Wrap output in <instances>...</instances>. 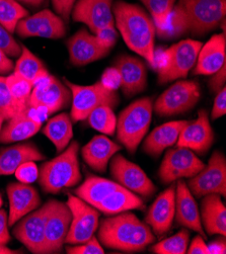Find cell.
<instances>
[{
	"label": "cell",
	"mask_w": 226,
	"mask_h": 254,
	"mask_svg": "<svg viewBox=\"0 0 226 254\" xmlns=\"http://www.w3.org/2000/svg\"><path fill=\"white\" fill-rule=\"evenodd\" d=\"M13 73L29 80L33 85L39 79L49 74L42 61L24 46H21V53L15 63Z\"/></svg>",
	"instance_id": "33"
},
{
	"label": "cell",
	"mask_w": 226,
	"mask_h": 254,
	"mask_svg": "<svg viewBox=\"0 0 226 254\" xmlns=\"http://www.w3.org/2000/svg\"><path fill=\"white\" fill-rule=\"evenodd\" d=\"M140 1L148 9L149 15L154 22L156 32L165 25L177 0H140Z\"/></svg>",
	"instance_id": "38"
},
{
	"label": "cell",
	"mask_w": 226,
	"mask_h": 254,
	"mask_svg": "<svg viewBox=\"0 0 226 254\" xmlns=\"http://www.w3.org/2000/svg\"><path fill=\"white\" fill-rule=\"evenodd\" d=\"M192 194L202 197L207 194L216 193L226 195V160L223 153L215 151L208 164L191 177L187 185Z\"/></svg>",
	"instance_id": "10"
},
{
	"label": "cell",
	"mask_w": 226,
	"mask_h": 254,
	"mask_svg": "<svg viewBox=\"0 0 226 254\" xmlns=\"http://www.w3.org/2000/svg\"><path fill=\"white\" fill-rule=\"evenodd\" d=\"M10 241L8 232V216L4 210L0 209V244L6 245Z\"/></svg>",
	"instance_id": "48"
},
{
	"label": "cell",
	"mask_w": 226,
	"mask_h": 254,
	"mask_svg": "<svg viewBox=\"0 0 226 254\" xmlns=\"http://www.w3.org/2000/svg\"><path fill=\"white\" fill-rule=\"evenodd\" d=\"M71 218V212L66 202L51 199V207H50L45 226L47 254L59 253L62 251Z\"/></svg>",
	"instance_id": "16"
},
{
	"label": "cell",
	"mask_w": 226,
	"mask_h": 254,
	"mask_svg": "<svg viewBox=\"0 0 226 254\" xmlns=\"http://www.w3.org/2000/svg\"><path fill=\"white\" fill-rule=\"evenodd\" d=\"M153 111V101L150 97H142L123 110L117 120V138L119 142L134 154L139 144L146 136Z\"/></svg>",
	"instance_id": "5"
},
{
	"label": "cell",
	"mask_w": 226,
	"mask_h": 254,
	"mask_svg": "<svg viewBox=\"0 0 226 254\" xmlns=\"http://www.w3.org/2000/svg\"><path fill=\"white\" fill-rule=\"evenodd\" d=\"M189 239L190 233L188 229H183L171 237L154 244L150 248V251L155 254H185Z\"/></svg>",
	"instance_id": "37"
},
{
	"label": "cell",
	"mask_w": 226,
	"mask_h": 254,
	"mask_svg": "<svg viewBox=\"0 0 226 254\" xmlns=\"http://www.w3.org/2000/svg\"><path fill=\"white\" fill-rule=\"evenodd\" d=\"M114 68L120 78V87L125 96L132 97L145 90L147 86V69L145 63L138 57L120 56Z\"/></svg>",
	"instance_id": "19"
},
{
	"label": "cell",
	"mask_w": 226,
	"mask_h": 254,
	"mask_svg": "<svg viewBox=\"0 0 226 254\" xmlns=\"http://www.w3.org/2000/svg\"><path fill=\"white\" fill-rule=\"evenodd\" d=\"M66 45L71 64L77 67L103 59L111 51L100 45L95 36L85 29H81L73 35Z\"/></svg>",
	"instance_id": "20"
},
{
	"label": "cell",
	"mask_w": 226,
	"mask_h": 254,
	"mask_svg": "<svg viewBox=\"0 0 226 254\" xmlns=\"http://www.w3.org/2000/svg\"><path fill=\"white\" fill-rule=\"evenodd\" d=\"M200 96V86L196 81L179 80L157 97L153 109L159 117L178 116L192 110Z\"/></svg>",
	"instance_id": "8"
},
{
	"label": "cell",
	"mask_w": 226,
	"mask_h": 254,
	"mask_svg": "<svg viewBox=\"0 0 226 254\" xmlns=\"http://www.w3.org/2000/svg\"><path fill=\"white\" fill-rule=\"evenodd\" d=\"M225 13V0H177L165 25L155 35L161 40L203 36L221 25Z\"/></svg>",
	"instance_id": "1"
},
{
	"label": "cell",
	"mask_w": 226,
	"mask_h": 254,
	"mask_svg": "<svg viewBox=\"0 0 226 254\" xmlns=\"http://www.w3.org/2000/svg\"><path fill=\"white\" fill-rule=\"evenodd\" d=\"M98 239L107 248L133 253L145 250L155 237L146 223L128 211L103 220L98 227Z\"/></svg>",
	"instance_id": "3"
},
{
	"label": "cell",
	"mask_w": 226,
	"mask_h": 254,
	"mask_svg": "<svg viewBox=\"0 0 226 254\" xmlns=\"http://www.w3.org/2000/svg\"><path fill=\"white\" fill-rule=\"evenodd\" d=\"M13 62L9 57L0 49V75L4 74H10V72L13 70Z\"/></svg>",
	"instance_id": "49"
},
{
	"label": "cell",
	"mask_w": 226,
	"mask_h": 254,
	"mask_svg": "<svg viewBox=\"0 0 226 254\" xmlns=\"http://www.w3.org/2000/svg\"><path fill=\"white\" fill-rule=\"evenodd\" d=\"M9 200L8 227L14 226L21 218L41 206V197L38 190L22 183H12L6 189Z\"/></svg>",
	"instance_id": "21"
},
{
	"label": "cell",
	"mask_w": 226,
	"mask_h": 254,
	"mask_svg": "<svg viewBox=\"0 0 226 254\" xmlns=\"http://www.w3.org/2000/svg\"><path fill=\"white\" fill-rule=\"evenodd\" d=\"M15 32L21 38L39 37L56 40L65 36L66 25L59 15L49 9H44L19 20Z\"/></svg>",
	"instance_id": "15"
},
{
	"label": "cell",
	"mask_w": 226,
	"mask_h": 254,
	"mask_svg": "<svg viewBox=\"0 0 226 254\" xmlns=\"http://www.w3.org/2000/svg\"><path fill=\"white\" fill-rule=\"evenodd\" d=\"M208 245V249H209V253H221L224 254L226 253V245H225V240L224 239H218L215 240L213 242H211Z\"/></svg>",
	"instance_id": "50"
},
{
	"label": "cell",
	"mask_w": 226,
	"mask_h": 254,
	"mask_svg": "<svg viewBox=\"0 0 226 254\" xmlns=\"http://www.w3.org/2000/svg\"><path fill=\"white\" fill-rule=\"evenodd\" d=\"M93 35L95 36V38L97 39L100 45L109 50H112V48L116 45L119 38V34H118V31L116 30L115 23L109 24L107 27L98 30Z\"/></svg>",
	"instance_id": "43"
},
{
	"label": "cell",
	"mask_w": 226,
	"mask_h": 254,
	"mask_svg": "<svg viewBox=\"0 0 226 254\" xmlns=\"http://www.w3.org/2000/svg\"><path fill=\"white\" fill-rule=\"evenodd\" d=\"M143 200L136 193L120 186L111 194L97 204L95 209L106 215L112 216L132 210H143Z\"/></svg>",
	"instance_id": "30"
},
{
	"label": "cell",
	"mask_w": 226,
	"mask_h": 254,
	"mask_svg": "<svg viewBox=\"0 0 226 254\" xmlns=\"http://www.w3.org/2000/svg\"><path fill=\"white\" fill-rule=\"evenodd\" d=\"M78 152L79 143L73 141L57 157L41 166L38 180L45 192L56 194L81 182Z\"/></svg>",
	"instance_id": "4"
},
{
	"label": "cell",
	"mask_w": 226,
	"mask_h": 254,
	"mask_svg": "<svg viewBox=\"0 0 226 254\" xmlns=\"http://www.w3.org/2000/svg\"><path fill=\"white\" fill-rule=\"evenodd\" d=\"M0 49L8 56L16 58L21 53V46L13 39L11 34L0 24Z\"/></svg>",
	"instance_id": "40"
},
{
	"label": "cell",
	"mask_w": 226,
	"mask_h": 254,
	"mask_svg": "<svg viewBox=\"0 0 226 254\" xmlns=\"http://www.w3.org/2000/svg\"><path fill=\"white\" fill-rule=\"evenodd\" d=\"M225 33L212 36L201 47L194 66L195 75H212L226 63Z\"/></svg>",
	"instance_id": "24"
},
{
	"label": "cell",
	"mask_w": 226,
	"mask_h": 254,
	"mask_svg": "<svg viewBox=\"0 0 226 254\" xmlns=\"http://www.w3.org/2000/svg\"><path fill=\"white\" fill-rule=\"evenodd\" d=\"M77 0H52V4L54 6L55 11L59 14V16L66 22H68L72 8Z\"/></svg>",
	"instance_id": "45"
},
{
	"label": "cell",
	"mask_w": 226,
	"mask_h": 254,
	"mask_svg": "<svg viewBox=\"0 0 226 254\" xmlns=\"http://www.w3.org/2000/svg\"><path fill=\"white\" fill-rule=\"evenodd\" d=\"M122 147L107 136H94L81 149V155L85 163L94 171L103 173L107 170L112 157Z\"/></svg>",
	"instance_id": "25"
},
{
	"label": "cell",
	"mask_w": 226,
	"mask_h": 254,
	"mask_svg": "<svg viewBox=\"0 0 226 254\" xmlns=\"http://www.w3.org/2000/svg\"><path fill=\"white\" fill-rule=\"evenodd\" d=\"M46 156L32 143L17 144L4 148L0 152V176L10 175L17 167L28 161H42Z\"/></svg>",
	"instance_id": "28"
},
{
	"label": "cell",
	"mask_w": 226,
	"mask_h": 254,
	"mask_svg": "<svg viewBox=\"0 0 226 254\" xmlns=\"http://www.w3.org/2000/svg\"><path fill=\"white\" fill-rule=\"evenodd\" d=\"M71 100V92L64 83L51 74L39 79L33 85L29 107L42 108L52 115L67 108Z\"/></svg>",
	"instance_id": "11"
},
{
	"label": "cell",
	"mask_w": 226,
	"mask_h": 254,
	"mask_svg": "<svg viewBox=\"0 0 226 254\" xmlns=\"http://www.w3.org/2000/svg\"><path fill=\"white\" fill-rule=\"evenodd\" d=\"M205 164L190 149L178 147L166 151L159 167V179L171 184L182 179H191L204 168Z\"/></svg>",
	"instance_id": "12"
},
{
	"label": "cell",
	"mask_w": 226,
	"mask_h": 254,
	"mask_svg": "<svg viewBox=\"0 0 226 254\" xmlns=\"http://www.w3.org/2000/svg\"><path fill=\"white\" fill-rule=\"evenodd\" d=\"M174 218L178 225L199 233L206 239L197 202L187 184L182 180H179L175 185Z\"/></svg>",
	"instance_id": "22"
},
{
	"label": "cell",
	"mask_w": 226,
	"mask_h": 254,
	"mask_svg": "<svg viewBox=\"0 0 226 254\" xmlns=\"http://www.w3.org/2000/svg\"><path fill=\"white\" fill-rule=\"evenodd\" d=\"M16 1L31 5V6H39L45 1V0H16Z\"/></svg>",
	"instance_id": "51"
},
{
	"label": "cell",
	"mask_w": 226,
	"mask_h": 254,
	"mask_svg": "<svg viewBox=\"0 0 226 254\" xmlns=\"http://www.w3.org/2000/svg\"><path fill=\"white\" fill-rule=\"evenodd\" d=\"M26 111L6 121L0 133V142L9 144L26 140L41 130L42 123L30 118Z\"/></svg>",
	"instance_id": "29"
},
{
	"label": "cell",
	"mask_w": 226,
	"mask_h": 254,
	"mask_svg": "<svg viewBox=\"0 0 226 254\" xmlns=\"http://www.w3.org/2000/svg\"><path fill=\"white\" fill-rule=\"evenodd\" d=\"M213 142L214 132L210 125L208 114L205 110H200L198 119L188 122L175 144L178 147L190 149L197 154H205Z\"/></svg>",
	"instance_id": "18"
},
{
	"label": "cell",
	"mask_w": 226,
	"mask_h": 254,
	"mask_svg": "<svg viewBox=\"0 0 226 254\" xmlns=\"http://www.w3.org/2000/svg\"><path fill=\"white\" fill-rule=\"evenodd\" d=\"M202 45L199 41L187 39L167 48L164 52L163 63L156 67L158 83L165 84L187 77L196 64Z\"/></svg>",
	"instance_id": "7"
},
{
	"label": "cell",
	"mask_w": 226,
	"mask_h": 254,
	"mask_svg": "<svg viewBox=\"0 0 226 254\" xmlns=\"http://www.w3.org/2000/svg\"><path fill=\"white\" fill-rule=\"evenodd\" d=\"M201 223L209 235H226V208L219 194L204 196L201 202Z\"/></svg>",
	"instance_id": "27"
},
{
	"label": "cell",
	"mask_w": 226,
	"mask_h": 254,
	"mask_svg": "<svg viewBox=\"0 0 226 254\" xmlns=\"http://www.w3.org/2000/svg\"><path fill=\"white\" fill-rule=\"evenodd\" d=\"M119 187L120 185L116 182L95 175H88L82 185L74 190V194L95 208L97 204Z\"/></svg>",
	"instance_id": "31"
},
{
	"label": "cell",
	"mask_w": 226,
	"mask_h": 254,
	"mask_svg": "<svg viewBox=\"0 0 226 254\" xmlns=\"http://www.w3.org/2000/svg\"><path fill=\"white\" fill-rule=\"evenodd\" d=\"M0 116H1V115H0Z\"/></svg>",
	"instance_id": "55"
},
{
	"label": "cell",
	"mask_w": 226,
	"mask_h": 254,
	"mask_svg": "<svg viewBox=\"0 0 226 254\" xmlns=\"http://www.w3.org/2000/svg\"><path fill=\"white\" fill-rule=\"evenodd\" d=\"M226 82V63L214 74H212V77L209 80V87L211 92L217 93L220 91Z\"/></svg>",
	"instance_id": "46"
},
{
	"label": "cell",
	"mask_w": 226,
	"mask_h": 254,
	"mask_svg": "<svg viewBox=\"0 0 226 254\" xmlns=\"http://www.w3.org/2000/svg\"><path fill=\"white\" fill-rule=\"evenodd\" d=\"M188 254H210L208 245L205 242V238L202 236H196L191 242L189 248H187Z\"/></svg>",
	"instance_id": "47"
},
{
	"label": "cell",
	"mask_w": 226,
	"mask_h": 254,
	"mask_svg": "<svg viewBox=\"0 0 226 254\" xmlns=\"http://www.w3.org/2000/svg\"><path fill=\"white\" fill-rule=\"evenodd\" d=\"M187 124L188 121H173L157 127L144 140L143 150L145 153L152 157H158L164 150L177 143Z\"/></svg>",
	"instance_id": "26"
},
{
	"label": "cell",
	"mask_w": 226,
	"mask_h": 254,
	"mask_svg": "<svg viewBox=\"0 0 226 254\" xmlns=\"http://www.w3.org/2000/svg\"><path fill=\"white\" fill-rule=\"evenodd\" d=\"M16 179L22 184H33L39 177V168L35 161L24 162L17 167L14 172Z\"/></svg>",
	"instance_id": "42"
},
{
	"label": "cell",
	"mask_w": 226,
	"mask_h": 254,
	"mask_svg": "<svg viewBox=\"0 0 226 254\" xmlns=\"http://www.w3.org/2000/svg\"><path fill=\"white\" fill-rule=\"evenodd\" d=\"M50 207H51V199L41 208L21 218L13 228L14 237L32 253L47 254L45 226Z\"/></svg>",
	"instance_id": "13"
},
{
	"label": "cell",
	"mask_w": 226,
	"mask_h": 254,
	"mask_svg": "<svg viewBox=\"0 0 226 254\" xmlns=\"http://www.w3.org/2000/svg\"><path fill=\"white\" fill-rule=\"evenodd\" d=\"M43 134L56 147L57 153L66 149L73 139L72 121L69 115L62 113L50 119L42 130Z\"/></svg>",
	"instance_id": "32"
},
{
	"label": "cell",
	"mask_w": 226,
	"mask_h": 254,
	"mask_svg": "<svg viewBox=\"0 0 226 254\" xmlns=\"http://www.w3.org/2000/svg\"><path fill=\"white\" fill-rule=\"evenodd\" d=\"M28 15L29 11L16 0H0V24L10 34L15 32L18 21Z\"/></svg>",
	"instance_id": "36"
},
{
	"label": "cell",
	"mask_w": 226,
	"mask_h": 254,
	"mask_svg": "<svg viewBox=\"0 0 226 254\" xmlns=\"http://www.w3.org/2000/svg\"><path fill=\"white\" fill-rule=\"evenodd\" d=\"M115 25L129 49L155 68V25L142 7L119 0L113 4Z\"/></svg>",
	"instance_id": "2"
},
{
	"label": "cell",
	"mask_w": 226,
	"mask_h": 254,
	"mask_svg": "<svg viewBox=\"0 0 226 254\" xmlns=\"http://www.w3.org/2000/svg\"><path fill=\"white\" fill-rule=\"evenodd\" d=\"M226 114V87L224 86L216 93L214 105L211 113V119L217 120Z\"/></svg>",
	"instance_id": "44"
},
{
	"label": "cell",
	"mask_w": 226,
	"mask_h": 254,
	"mask_svg": "<svg viewBox=\"0 0 226 254\" xmlns=\"http://www.w3.org/2000/svg\"><path fill=\"white\" fill-rule=\"evenodd\" d=\"M66 204L72 218L65 243L70 245L84 243L97 230L99 211L74 194L68 195Z\"/></svg>",
	"instance_id": "9"
},
{
	"label": "cell",
	"mask_w": 226,
	"mask_h": 254,
	"mask_svg": "<svg viewBox=\"0 0 226 254\" xmlns=\"http://www.w3.org/2000/svg\"><path fill=\"white\" fill-rule=\"evenodd\" d=\"M86 120L91 128L100 133L113 136L116 132L117 117L111 107H97L89 114Z\"/></svg>",
	"instance_id": "34"
},
{
	"label": "cell",
	"mask_w": 226,
	"mask_h": 254,
	"mask_svg": "<svg viewBox=\"0 0 226 254\" xmlns=\"http://www.w3.org/2000/svg\"><path fill=\"white\" fill-rule=\"evenodd\" d=\"M23 113L14 103V100L7 88L5 76L0 75V115L5 121Z\"/></svg>",
	"instance_id": "39"
},
{
	"label": "cell",
	"mask_w": 226,
	"mask_h": 254,
	"mask_svg": "<svg viewBox=\"0 0 226 254\" xmlns=\"http://www.w3.org/2000/svg\"><path fill=\"white\" fill-rule=\"evenodd\" d=\"M4 118L2 116H0V133H1V129H2V126H3V122H4Z\"/></svg>",
	"instance_id": "53"
},
{
	"label": "cell",
	"mask_w": 226,
	"mask_h": 254,
	"mask_svg": "<svg viewBox=\"0 0 226 254\" xmlns=\"http://www.w3.org/2000/svg\"><path fill=\"white\" fill-rule=\"evenodd\" d=\"M114 0H77L71 15L74 21L84 23L92 34L109 24L115 23L113 14Z\"/></svg>",
	"instance_id": "17"
},
{
	"label": "cell",
	"mask_w": 226,
	"mask_h": 254,
	"mask_svg": "<svg viewBox=\"0 0 226 254\" xmlns=\"http://www.w3.org/2000/svg\"><path fill=\"white\" fill-rule=\"evenodd\" d=\"M66 252L69 254H104L105 249L93 235L84 243L66 247Z\"/></svg>",
	"instance_id": "41"
},
{
	"label": "cell",
	"mask_w": 226,
	"mask_h": 254,
	"mask_svg": "<svg viewBox=\"0 0 226 254\" xmlns=\"http://www.w3.org/2000/svg\"><path fill=\"white\" fill-rule=\"evenodd\" d=\"M1 206H2V197L0 195V208H1Z\"/></svg>",
	"instance_id": "54"
},
{
	"label": "cell",
	"mask_w": 226,
	"mask_h": 254,
	"mask_svg": "<svg viewBox=\"0 0 226 254\" xmlns=\"http://www.w3.org/2000/svg\"><path fill=\"white\" fill-rule=\"evenodd\" d=\"M18 253H21V252L19 250L10 249L6 247V245L0 244V254H18Z\"/></svg>",
	"instance_id": "52"
},
{
	"label": "cell",
	"mask_w": 226,
	"mask_h": 254,
	"mask_svg": "<svg viewBox=\"0 0 226 254\" xmlns=\"http://www.w3.org/2000/svg\"><path fill=\"white\" fill-rule=\"evenodd\" d=\"M64 84L71 92L72 107L70 118L72 122H80L87 119L89 114L99 106H108L115 109L119 105L117 90L108 84L97 81L92 85H78L64 78Z\"/></svg>",
	"instance_id": "6"
},
{
	"label": "cell",
	"mask_w": 226,
	"mask_h": 254,
	"mask_svg": "<svg viewBox=\"0 0 226 254\" xmlns=\"http://www.w3.org/2000/svg\"><path fill=\"white\" fill-rule=\"evenodd\" d=\"M111 174L117 184L143 197L149 198L156 191V187L143 169L121 154L112 157Z\"/></svg>",
	"instance_id": "14"
},
{
	"label": "cell",
	"mask_w": 226,
	"mask_h": 254,
	"mask_svg": "<svg viewBox=\"0 0 226 254\" xmlns=\"http://www.w3.org/2000/svg\"><path fill=\"white\" fill-rule=\"evenodd\" d=\"M5 81L14 103L24 112L29 108V99L33 90V84L13 72L5 76Z\"/></svg>",
	"instance_id": "35"
},
{
	"label": "cell",
	"mask_w": 226,
	"mask_h": 254,
	"mask_svg": "<svg viewBox=\"0 0 226 254\" xmlns=\"http://www.w3.org/2000/svg\"><path fill=\"white\" fill-rule=\"evenodd\" d=\"M175 213V185L162 191L147 211L145 222L157 236L169 231Z\"/></svg>",
	"instance_id": "23"
}]
</instances>
